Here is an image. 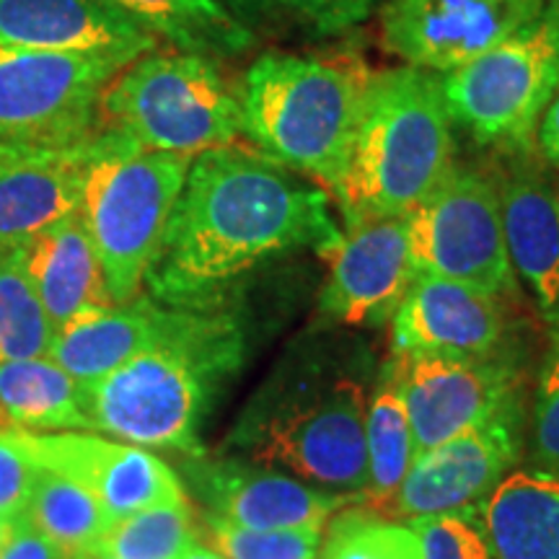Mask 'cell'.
Segmentation results:
<instances>
[{
	"label": "cell",
	"instance_id": "6da1fadb",
	"mask_svg": "<svg viewBox=\"0 0 559 559\" xmlns=\"http://www.w3.org/2000/svg\"><path fill=\"white\" fill-rule=\"evenodd\" d=\"M340 239L324 187L260 151L223 145L190 160L145 285L158 304L207 309L257 264L298 249L326 257Z\"/></svg>",
	"mask_w": 559,
	"mask_h": 559
},
{
	"label": "cell",
	"instance_id": "7a4b0ae2",
	"mask_svg": "<svg viewBox=\"0 0 559 559\" xmlns=\"http://www.w3.org/2000/svg\"><path fill=\"white\" fill-rule=\"evenodd\" d=\"M366 353L317 340L293 349L230 430L249 461L362 500L366 489Z\"/></svg>",
	"mask_w": 559,
	"mask_h": 559
},
{
	"label": "cell",
	"instance_id": "3957f363",
	"mask_svg": "<svg viewBox=\"0 0 559 559\" xmlns=\"http://www.w3.org/2000/svg\"><path fill=\"white\" fill-rule=\"evenodd\" d=\"M243 349L234 313L221 306H179L177 324L164 340L102 379L81 383L91 432L200 459L210 400L241 368Z\"/></svg>",
	"mask_w": 559,
	"mask_h": 559
},
{
	"label": "cell",
	"instance_id": "277c9868",
	"mask_svg": "<svg viewBox=\"0 0 559 559\" xmlns=\"http://www.w3.org/2000/svg\"><path fill=\"white\" fill-rule=\"evenodd\" d=\"M456 164V128L440 75L412 66L373 70L337 200L345 228L402 218L436 192Z\"/></svg>",
	"mask_w": 559,
	"mask_h": 559
},
{
	"label": "cell",
	"instance_id": "5b68a950",
	"mask_svg": "<svg viewBox=\"0 0 559 559\" xmlns=\"http://www.w3.org/2000/svg\"><path fill=\"white\" fill-rule=\"evenodd\" d=\"M370 73L349 55L262 52L239 86L243 138L334 198L345 181Z\"/></svg>",
	"mask_w": 559,
	"mask_h": 559
},
{
	"label": "cell",
	"instance_id": "8992f818",
	"mask_svg": "<svg viewBox=\"0 0 559 559\" xmlns=\"http://www.w3.org/2000/svg\"><path fill=\"white\" fill-rule=\"evenodd\" d=\"M190 160L143 148L111 124H102L79 153V215L115 304H130L143 293Z\"/></svg>",
	"mask_w": 559,
	"mask_h": 559
},
{
	"label": "cell",
	"instance_id": "52a82bcc",
	"mask_svg": "<svg viewBox=\"0 0 559 559\" xmlns=\"http://www.w3.org/2000/svg\"><path fill=\"white\" fill-rule=\"evenodd\" d=\"M102 122L143 148L194 158L243 135L239 86L207 55L151 50L117 73L102 99Z\"/></svg>",
	"mask_w": 559,
	"mask_h": 559
},
{
	"label": "cell",
	"instance_id": "ba28073f",
	"mask_svg": "<svg viewBox=\"0 0 559 559\" xmlns=\"http://www.w3.org/2000/svg\"><path fill=\"white\" fill-rule=\"evenodd\" d=\"M140 55L0 47V158L79 156L109 83Z\"/></svg>",
	"mask_w": 559,
	"mask_h": 559
},
{
	"label": "cell",
	"instance_id": "9c48e42d",
	"mask_svg": "<svg viewBox=\"0 0 559 559\" xmlns=\"http://www.w3.org/2000/svg\"><path fill=\"white\" fill-rule=\"evenodd\" d=\"M453 128L485 151H534L544 109L559 91V0L481 58L440 75Z\"/></svg>",
	"mask_w": 559,
	"mask_h": 559
},
{
	"label": "cell",
	"instance_id": "30bf717a",
	"mask_svg": "<svg viewBox=\"0 0 559 559\" xmlns=\"http://www.w3.org/2000/svg\"><path fill=\"white\" fill-rule=\"evenodd\" d=\"M407 241L415 275L453 280L502 300L521 298L489 169L453 164L436 192L407 215Z\"/></svg>",
	"mask_w": 559,
	"mask_h": 559
},
{
	"label": "cell",
	"instance_id": "8fae6325",
	"mask_svg": "<svg viewBox=\"0 0 559 559\" xmlns=\"http://www.w3.org/2000/svg\"><path fill=\"white\" fill-rule=\"evenodd\" d=\"M379 373L407 404L417 456L526 400V366L519 349L485 360L391 353Z\"/></svg>",
	"mask_w": 559,
	"mask_h": 559
},
{
	"label": "cell",
	"instance_id": "7c38bea8",
	"mask_svg": "<svg viewBox=\"0 0 559 559\" xmlns=\"http://www.w3.org/2000/svg\"><path fill=\"white\" fill-rule=\"evenodd\" d=\"M526 400L415 459L402 487L379 506L386 519L423 521L461 515L485 500L526 451Z\"/></svg>",
	"mask_w": 559,
	"mask_h": 559
},
{
	"label": "cell",
	"instance_id": "4fadbf2b",
	"mask_svg": "<svg viewBox=\"0 0 559 559\" xmlns=\"http://www.w3.org/2000/svg\"><path fill=\"white\" fill-rule=\"evenodd\" d=\"M547 0H389L383 50L428 73H451L542 16Z\"/></svg>",
	"mask_w": 559,
	"mask_h": 559
},
{
	"label": "cell",
	"instance_id": "5bb4252c",
	"mask_svg": "<svg viewBox=\"0 0 559 559\" xmlns=\"http://www.w3.org/2000/svg\"><path fill=\"white\" fill-rule=\"evenodd\" d=\"M16 432L34 464L88 489L111 521L138 510L190 502L177 472L148 449L86 430Z\"/></svg>",
	"mask_w": 559,
	"mask_h": 559
},
{
	"label": "cell",
	"instance_id": "9a60e30c",
	"mask_svg": "<svg viewBox=\"0 0 559 559\" xmlns=\"http://www.w3.org/2000/svg\"><path fill=\"white\" fill-rule=\"evenodd\" d=\"M326 260L330 275L319 293V319L332 326L386 324L417 277L409 262L407 215L342 228Z\"/></svg>",
	"mask_w": 559,
	"mask_h": 559
},
{
	"label": "cell",
	"instance_id": "2e32d148",
	"mask_svg": "<svg viewBox=\"0 0 559 559\" xmlns=\"http://www.w3.org/2000/svg\"><path fill=\"white\" fill-rule=\"evenodd\" d=\"M510 349L508 300L453 280L417 275L391 317V353L485 360Z\"/></svg>",
	"mask_w": 559,
	"mask_h": 559
},
{
	"label": "cell",
	"instance_id": "e0dca14e",
	"mask_svg": "<svg viewBox=\"0 0 559 559\" xmlns=\"http://www.w3.org/2000/svg\"><path fill=\"white\" fill-rule=\"evenodd\" d=\"M187 474L207 515L254 531L324 528L337 510L358 500L249 459L200 456Z\"/></svg>",
	"mask_w": 559,
	"mask_h": 559
},
{
	"label": "cell",
	"instance_id": "ac0fdd59",
	"mask_svg": "<svg viewBox=\"0 0 559 559\" xmlns=\"http://www.w3.org/2000/svg\"><path fill=\"white\" fill-rule=\"evenodd\" d=\"M492 169L502 234L515 277L528 285L547 324L559 321V190L534 151L506 153Z\"/></svg>",
	"mask_w": 559,
	"mask_h": 559
},
{
	"label": "cell",
	"instance_id": "d6986e66",
	"mask_svg": "<svg viewBox=\"0 0 559 559\" xmlns=\"http://www.w3.org/2000/svg\"><path fill=\"white\" fill-rule=\"evenodd\" d=\"M0 47L145 55L158 37L107 0H0Z\"/></svg>",
	"mask_w": 559,
	"mask_h": 559
},
{
	"label": "cell",
	"instance_id": "ffe728a7",
	"mask_svg": "<svg viewBox=\"0 0 559 559\" xmlns=\"http://www.w3.org/2000/svg\"><path fill=\"white\" fill-rule=\"evenodd\" d=\"M21 254L55 334L117 306L79 210L21 243Z\"/></svg>",
	"mask_w": 559,
	"mask_h": 559
},
{
	"label": "cell",
	"instance_id": "44dd1931",
	"mask_svg": "<svg viewBox=\"0 0 559 559\" xmlns=\"http://www.w3.org/2000/svg\"><path fill=\"white\" fill-rule=\"evenodd\" d=\"M177 319L179 306L158 304L140 293L130 304L91 313L55 334L47 358L79 383H91L164 340Z\"/></svg>",
	"mask_w": 559,
	"mask_h": 559
},
{
	"label": "cell",
	"instance_id": "7402d4cb",
	"mask_svg": "<svg viewBox=\"0 0 559 559\" xmlns=\"http://www.w3.org/2000/svg\"><path fill=\"white\" fill-rule=\"evenodd\" d=\"M492 559H559V477L513 469L466 510Z\"/></svg>",
	"mask_w": 559,
	"mask_h": 559
},
{
	"label": "cell",
	"instance_id": "603a6c76",
	"mask_svg": "<svg viewBox=\"0 0 559 559\" xmlns=\"http://www.w3.org/2000/svg\"><path fill=\"white\" fill-rule=\"evenodd\" d=\"M79 205V156L0 158V247L29 241Z\"/></svg>",
	"mask_w": 559,
	"mask_h": 559
},
{
	"label": "cell",
	"instance_id": "cb8c5ba5",
	"mask_svg": "<svg viewBox=\"0 0 559 559\" xmlns=\"http://www.w3.org/2000/svg\"><path fill=\"white\" fill-rule=\"evenodd\" d=\"M0 425L32 432H91L81 383L50 358H0Z\"/></svg>",
	"mask_w": 559,
	"mask_h": 559
},
{
	"label": "cell",
	"instance_id": "d4e9b609",
	"mask_svg": "<svg viewBox=\"0 0 559 559\" xmlns=\"http://www.w3.org/2000/svg\"><path fill=\"white\" fill-rule=\"evenodd\" d=\"M174 50L223 60L249 52L257 34L223 0H107Z\"/></svg>",
	"mask_w": 559,
	"mask_h": 559
},
{
	"label": "cell",
	"instance_id": "484cf974",
	"mask_svg": "<svg viewBox=\"0 0 559 559\" xmlns=\"http://www.w3.org/2000/svg\"><path fill=\"white\" fill-rule=\"evenodd\" d=\"M415 438L400 389L379 373L366 412V489L362 502L379 508L396 489L415 464Z\"/></svg>",
	"mask_w": 559,
	"mask_h": 559
},
{
	"label": "cell",
	"instance_id": "4316f807",
	"mask_svg": "<svg viewBox=\"0 0 559 559\" xmlns=\"http://www.w3.org/2000/svg\"><path fill=\"white\" fill-rule=\"evenodd\" d=\"M247 29L293 39H337L373 16L379 0H223Z\"/></svg>",
	"mask_w": 559,
	"mask_h": 559
},
{
	"label": "cell",
	"instance_id": "83f0119b",
	"mask_svg": "<svg viewBox=\"0 0 559 559\" xmlns=\"http://www.w3.org/2000/svg\"><path fill=\"white\" fill-rule=\"evenodd\" d=\"M24 513L68 557L94 547L111 523L107 510L88 489L41 466Z\"/></svg>",
	"mask_w": 559,
	"mask_h": 559
},
{
	"label": "cell",
	"instance_id": "f1b7e54d",
	"mask_svg": "<svg viewBox=\"0 0 559 559\" xmlns=\"http://www.w3.org/2000/svg\"><path fill=\"white\" fill-rule=\"evenodd\" d=\"M55 330L26 272L21 243L0 247V358H47Z\"/></svg>",
	"mask_w": 559,
	"mask_h": 559
},
{
	"label": "cell",
	"instance_id": "f546056e",
	"mask_svg": "<svg viewBox=\"0 0 559 559\" xmlns=\"http://www.w3.org/2000/svg\"><path fill=\"white\" fill-rule=\"evenodd\" d=\"M200 542L190 502L158 506L111 521L94 544L120 559H179Z\"/></svg>",
	"mask_w": 559,
	"mask_h": 559
},
{
	"label": "cell",
	"instance_id": "4dcf8cb0",
	"mask_svg": "<svg viewBox=\"0 0 559 559\" xmlns=\"http://www.w3.org/2000/svg\"><path fill=\"white\" fill-rule=\"evenodd\" d=\"M317 559H423V544L407 523L370 506L337 510L326 523Z\"/></svg>",
	"mask_w": 559,
	"mask_h": 559
},
{
	"label": "cell",
	"instance_id": "1f68e13d",
	"mask_svg": "<svg viewBox=\"0 0 559 559\" xmlns=\"http://www.w3.org/2000/svg\"><path fill=\"white\" fill-rule=\"evenodd\" d=\"M210 547L226 559H317L324 528L254 531L205 513Z\"/></svg>",
	"mask_w": 559,
	"mask_h": 559
},
{
	"label": "cell",
	"instance_id": "d6a6232c",
	"mask_svg": "<svg viewBox=\"0 0 559 559\" xmlns=\"http://www.w3.org/2000/svg\"><path fill=\"white\" fill-rule=\"evenodd\" d=\"M528 464L531 469L559 477V321L549 326L547 353L531 404Z\"/></svg>",
	"mask_w": 559,
	"mask_h": 559
},
{
	"label": "cell",
	"instance_id": "836d02e7",
	"mask_svg": "<svg viewBox=\"0 0 559 559\" xmlns=\"http://www.w3.org/2000/svg\"><path fill=\"white\" fill-rule=\"evenodd\" d=\"M409 526L423 544V559H492L477 526L466 515L423 519Z\"/></svg>",
	"mask_w": 559,
	"mask_h": 559
},
{
	"label": "cell",
	"instance_id": "e575fe53",
	"mask_svg": "<svg viewBox=\"0 0 559 559\" xmlns=\"http://www.w3.org/2000/svg\"><path fill=\"white\" fill-rule=\"evenodd\" d=\"M39 466L21 443L16 428L0 425V515L16 519L29 506Z\"/></svg>",
	"mask_w": 559,
	"mask_h": 559
},
{
	"label": "cell",
	"instance_id": "d590c367",
	"mask_svg": "<svg viewBox=\"0 0 559 559\" xmlns=\"http://www.w3.org/2000/svg\"><path fill=\"white\" fill-rule=\"evenodd\" d=\"M0 559H70L58 544L47 539L41 531L21 513L11 519V534L0 549Z\"/></svg>",
	"mask_w": 559,
	"mask_h": 559
},
{
	"label": "cell",
	"instance_id": "8d00e7d4",
	"mask_svg": "<svg viewBox=\"0 0 559 559\" xmlns=\"http://www.w3.org/2000/svg\"><path fill=\"white\" fill-rule=\"evenodd\" d=\"M534 148L542 156V160L559 166V91L555 94V99L549 102V107L544 109L539 128H536Z\"/></svg>",
	"mask_w": 559,
	"mask_h": 559
},
{
	"label": "cell",
	"instance_id": "74e56055",
	"mask_svg": "<svg viewBox=\"0 0 559 559\" xmlns=\"http://www.w3.org/2000/svg\"><path fill=\"white\" fill-rule=\"evenodd\" d=\"M179 559H226V557H223L218 549H213V547H207V544L198 542V544H192V547L187 549Z\"/></svg>",
	"mask_w": 559,
	"mask_h": 559
},
{
	"label": "cell",
	"instance_id": "f35d334b",
	"mask_svg": "<svg viewBox=\"0 0 559 559\" xmlns=\"http://www.w3.org/2000/svg\"><path fill=\"white\" fill-rule=\"evenodd\" d=\"M70 559H120V557L107 555V551H102V549H96V547H88V549L79 551V555H73Z\"/></svg>",
	"mask_w": 559,
	"mask_h": 559
},
{
	"label": "cell",
	"instance_id": "ab89813d",
	"mask_svg": "<svg viewBox=\"0 0 559 559\" xmlns=\"http://www.w3.org/2000/svg\"><path fill=\"white\" fill-rule=\"evenodd\" d=\"M11 534V519H5V515H0V549H3L5 539H9Z\"/></svg>",
	"mask_w": 559,
	"mask_h": 559
}]
</instances>
